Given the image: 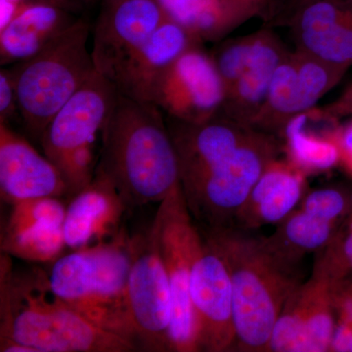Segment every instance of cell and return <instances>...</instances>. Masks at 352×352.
I'll return each instance as SVG.
<instances>
[{
    "instance_id": "6da1fadb",
    "label": "cell",
    "mask_w": 352,
    "mask_h": 352,
    "mask_svg": "<svg viewBox=\"0 0 352 352\" xmlns=\"http://www.w3.org/2000/svg\"><path fill=\"white\" fill-rule=\"evenodd\" d=\"M0 340L34 352H131V340L95 325L53 291L41 267L18 268L0 256Z\"/></svg>"
},
{
    "instance_id": "7a4b0ae2",
    "label": "cell",
    "mask_w": 352,
    "mask_h": 352,
    "mask_svg": "<svg viewBox=\"0 0 352 352\" xmlns=\"http://www.w3.org/2000/svg\"><path fill=\"white\" fill-rule=\"evenodd\" d=\"M95 173L127 208L162 203L180 185L179 166L163 112L152 103L118 95L102 138Z\"/></svg>"
},
{
    "instance_id": "3957f363",
    "label": "cell",
    "mask_w": 352,
    "mask_h": 352,
    "mask_svg": "<svg viewBox=\"0 0 352 352\" xmlns=\"http://www.w3.org/2000/svg\"><path fill=\"white\" fill-rule=\"evenodd\" d=\"M201 232L223 259L230 275L234 351L267 352L285 303L303 283L300 263L277 254L266 237L251 235L238 227Z\"/></svg>"
},
{
    "instance_id": "277c9868",
    "label": "cell",
    "mask_w": 352,
    "mask_h": 352,
    "mask_svg": "<svg viewBox=\"0 0 352 352\" xmlns=\"http://www.w3.org/2000/svg\"><path fill=\"white\" fill-rule=\"evenodd\" d=\"M131 261V237L122 230L110 240L62 254L46 272L62 300L138 346L127 300Z\"/></svg>"
},
{
    "instance_id": "5b68a950",
    "label": "cell",
    "mask_w": 352,
    "mask_h": 352,
    "mask_svg": "<svg viewBox=\"0 0 352 352\" xmlns=\"http://www.w3.org/2000/svg\"><path fill=\"white\" fill-rule=\"evenodd\" d=\"M90 30L87 20L78 18L38 54L10 67L21 119L38 141L53 117L96 72L87 47Z\"/></svg>"
},
{
    "instance_id": "8992f818",
    "label": "cell",
    "mask_w": 352,
    "mask_h": 352,
    "mask_svg": "<svg viewBox=\"0 0 352 352\" xmlns=\"http://www.w3.org/2000/svg\"><path fill=\"white\" fill-rule=\"evenodd\" d=\"M117 88L98 72L53 117L39 139L43 154L61 171L68 196L94 180L98 141L117 101Z\"/></svg>"
},
{
    "instance_id": "52a82bcc",
    "label": "cell",
    "mask_w": 352,
    "mask_h": 352,
    "mask_svg": "<svg viewBox=\"0 0 352 352\" xmlns=\"http://www.w3.org/2000/svg\"><path fill=\"white\" fill-rule=\"evenodd\" d=\"M282 151L283 144L276 135L254 129L228 159L182 188L192 219L203 227L201 230L234 226L252 187Z\"/></svg>"
},
{
    "instance_id": "ba28073f",
    "label": "cell",
    "mask_w": 352,
    "mask_h": 352,
    "mask_svg": "<svg viewBox=\"0 0 352 352\" xmlns=\"http://www.w3.org/2000/svg\"><path fill=\"white\" fill-rule=\"evenodd\" d=\"M195 223L179 186L160 203L151 226L170 281L173 300L170 351L198 352L195 314L190 293L192 264L201 239L200 228Z\"/></svg>"
},
{
    "instance_id": "9c48e42d",
    "label": "cell",
    "mask_w": 352,
    "mask_h": 352,
    "mask_svg": "<svg viewBox=\"0 0 352 352\" xmlns=\"http://www.w3.org/2000/svg\"><path fill=\"white\" fill-rule=\"evenodd\" d=\"M131 254L127 300L138 349L170 351V281L152 227L148 232L131 237Z\"/></svg>"
},
{
    "instance_id": "30bf717a",
    "label": "cell",
    "mask_w": 352,
    "mask_h": 352,
    "mask_svg": "<svg viewBox=\"0 0 352 352\" xmlns=\"http://www.w3.org/2000/svg\"><path fill=\"white\" fill-rule=\"evenodd\" d=\"M166 20L157 0L103 2L92 32L96 71L116 87L132 60Z\"/></svg>"
},
{
    "instance_id": "8fae6325",
    "label": "cell",
    "mask_w": 352,
    "mask_h": 352,
    "mask_svg": "<svg viewBox=\"0 0 352 352\" xmlns=\"http://www.w3.org/2000/svg\"><path fill=\"white\" fill-rule=\"evenodd\" d=\"M226 95L214 60L200 44L185 51L166 69L151 103L170 119L200 124L219 115Z\"/></svg>"
},
{
    "instance_id": "7c38bea8",
    "label": "cell",
    "mask_w": 352,
    "mask_h": 352,
    "mask_svg": "<svg viewBox=\"0 0 352 352\" xmlns=\"http://www.w3.org/2000/svg\"><path fill=\"white\" fill-rule=\"evenodd\" d=\"M190 293L198 352L234 351L236 333L230 275L223 259L203 233L192 264Z\"/></svg>"
},
{
    "instance_id": "4fadbf2b",
    "label": "cell",
    "mask_w": 352,
    "mask_h": 352,
    "mask_svg": "<svg viewBox=\"0 0 352 352\" xmlns=\"http://www.w3.org/2000/svg\"><path fill=\"white\" fill-rule=\"evenodd\" d=\"M0 194L9 205L41 197L68 196L59 168L4 122H0Z\"/></svg>"
},
{
    "instance_id": "5bb4252c",
    "label": "cell",
    "mask_w": 352,
    "mask_h": 352,
    "mask_svg": "<svg viewBox=\"0 0 352 352\" xmlns=\"http://www.w3.org/2000/svg\"><path fill=\"white\" fill-rule=\"evenodd\" d=\"M289 27L298 50L329 63L352 66V0H317Z\"/></svg>"
},
{
    "instance_id": "9a60e30c",
    "label": "cell",
    "mask_w": 352,
    "mask_h": 352,
    "mask_svg": "<svg viewBox=\"0 0 352 352\" xmlns=\"http://www.w3.org/2000/svg\"><path fill=\"white\" fill-rule=\"evenodd\" d=\"M72 198L63 224L69 249L74 251L98 244L122 231L120 221L129 208L103 175L95 173L94 180Z\"/></svg>"
},
{
    "instance_id": "2e32d148",
    "label": "cell",
    "mask_w": 352,
    "mask_h": 352,
    "mask_svg": "<svg viewBox=\"0 0 352 352\" xmlns=\"http://www.w3.org/2000/svg\"><path fill=\"white\" fill-rule=\"evenodd\" d=\"M307 177L286 157L273 160L252 187L234 226L251 231L283 221L307 193Z\"/></svg>"
},
{
    "instance_id": "e0dca14e",
    "label": "cell",
    "mask_w": 352,
    "mask_h": 352,
    "mask_svg": "<svg viewBox=\"0 0 352 352\" xmlns=\"http://www.w3.org/2000/svg\"><path fill=\"white\" fill-rule=\"evenodd\" d=\"M288 52L272 30H259L251 60L237 82L227 90L219 115L252 127L265 102L275 69Z\"/></svg>"
},
{
    "instance_id": "ac0fdd59",
    "label": "cell",
    "mask_w": 352,
    "mask_h": 352,
    "mask_svg": "<svg viewBox=\"0 0 352 352\" xmlns=\"http://www.w3.org/2000/svg\"><path fill=\"white\" fill-rule=\"evenodd\" d=\"M200 44L182 25L166 19L129 65L116 85L118 92L151 103L155 88L166 69L185 51Z\"/></svg>"
},
{
    "instance_id": "d6986e66",
    "label": "cell",
    "mask_w": 352,
    "mask_h": 352,
    "mask_svg": "<svg viewBox=\"0 0 352 352\" xmlns=\"http://www.w3.org/2000/svg\"><path fill=\"white\" fill-rule=\"evenodd\" d=\"M75 12L55 6L25 9L0 31L2 67L34 57L69 30L78 18Z\"/></svg>"
},
{
    "instance_id": "ffe728a7",
    "label": "cell",
    "mask_w": 352,
    "mask_h": 352,
    "mask_svg": "<svg viewBox=\"0 0 352 352\" xmlns=\"http://www.w3.org/2000/svg\"><path fill=\"white\" fill-rule=\"evenodd\" d=\"M166 19L199 43H219L254 15L229 0H157Z\"/></svg>"
},
{
    "instance_id": "44dd1931",
    "label": "cell",
    "mask_w": 352,
    "mask_h": 352,
    "mask_svg": "<svg viewBox=\"0 0 352 352\" xmlns=\"http://www.w3.org/2000/svg\"><path fill=\"white\" fill-rule=\"evenodd\" d=\"M336 129L308 131L307 113L294 118L285 127L283 150L286 159L305 175L325 173L340 166V150Z\"/></svg>"
},
{
    "instance_id": "7402d4cb",
    "label": "cell",
    "mask_w": 352,
    "mask_h": 352,
    "mask_svg": "<svg viewBox=\"0 0 352 352\" xmlns=\"http://www.w3.org/2000/svg\"><path fill=\"white\" fill-rule=\"evenodd\" d=\"M300 87L296 51H289L278 65L263 108L252 129L281 136L285 127L300 115Z\"/></svg>"
},
{
    "instance_id": "603a6c76",
    "label": "cell",
    "mask_w": 352,
    "mask_h": 352,
    "mask_svg": "<svg viewBox=\"0 0 352 352\" xmlns=\"http://www.w3.org/2000/svg\"><path fill=\"white\" fill-rule=\"evenodd\" d=\"M339 226L340 223L318 219L296 208L277 224L275 232L266 239L280 256L300 263L305 254L326 247Z\"/></svg>"
},
{
    "instance_id": "cb8c5ba5",
    "label": "cell",
    "mask_w": 352,
    "mask_h": 352,
    "mask_svg": "<svg viewBox=\"0 0 352 352\" xmlns=\"http://www.w3.org/2000/svg\"><path fill=\"white\" fill-rule=\"evenodd\" d=\"M315 287L316 281L311 276L289 296L273 328L267 352H303L305 324Z\"/></svg>"
},
{
    "instance_id": "d4e9b609",
    "label": "cell",
    "mask_w": 352,
    "mask_h": 352,
    "mask_svg": "<svg viewBox=\"0 0 352 352\" xmlns=\"http://www.w3.org/2000/svg\"><path fill=\"white\" fill-rule=\"evenodd\" d=\"M311 276L316 287L305 324L303 352L330 351L337 324L335 291L338 284Z\"/></svg>"
},
{
    "instance_id": "484cf974",
    "label": "cell",
    "mask_w": 352,
    "mask_h": 352,
    "mask_svg": "<svg viewBox=\"0 0 352 352\" xmlns=\"http://www.w3.org/2000/svg\"><path fill=\"white\" fill-rule=\"evenodd\" d=\"M1 252L36 263H52L63 254V227H43L23 232L1 235Z\"/></svg>"
},
{
    "instance_id": "4316f807",
    "label": "cell",
    "mask_w": 352,
    "mask_h": 352,
    "mask_svg": "<svg viewBox=\"0 0 352 352\" xmlns=\"http://www.w3.org/2000/svg\"><path fill=\"white\" fill-rule=\"evenodd\" d=\"M10 206V214L1 235L43 227H63L67 207L59 197L28 199Z\"/></svg>"
},
{
    "instance_id": "83f0119b",
    "label": "cell",
    "mask_w": 352,
    "mask_h": 352,
    "mask_svg": "<svg viewBox=\"0 0 352 352\" xmlns=\"http://www.w3.org/2000/svg\"><path fill=\"white\" fill-rule=\"evenodd\" d=\"M315 277L333 284L349 279L352 275V210L340 222L330 243L316 252Z\"/></svg>"
},
{
    "instance_id": "f1b7e54d",
    "label": "cell",
    "mask_w": 352,
    "mask_h": 352,
    "mask_svg": "<svg viewBox=\"0 0 352 352\" xmlns=\"http://www.w3.org/2000/svg\"><path fill=\"white\" fill-rule=\"evenodd\" d=\"M258 38V31L237 38L222 39L210 53L226 91L237 82L249 64Z\"/></svg>"
},
{
    "instance_id": "f546056e",
    "label": "cell",
    "mask_w": 352,
    "mask_h": 352,
    "mask_svg": "<svg viewBox=\"0 0 352 352\" xmlns=\"http://www.w3.org/2000/svg\"><path fill=\"white\" fill-rule=\"evenodd\" d=\"M298 208L326 221L340 223L352 210V189L324 187L307 192Z\"/></svg>"
},
{
    "instance_id": "4dcf8cb0",
    "label": "cell",
    "mask_w": 352,
    "mask_h": 352,
    "mask_svg": "<svg viewBox=\"0 0 352 352\" xmlns=\"http://www.w3.org/2000/svg\"><path fill=\"white\" fill-rule=\"evenodd\" d=\"M55 6L76 12L80 4L76 0H0V31L30 7Z\"/></svg>"
},
{
    "instance_id": "1f68e13d",
    "label": "cell",
    "mask_w": 352,
    "mask_h": 352,
    "mask_svg": "<svg viewBox=\"0 0 352 352\" xmlns=\"http://www.w3.org/2000/svg\"><path fill=\"white\" fill-rule=\"evenodd\" d=\"M20 116L17 88L10 68L0 69V122L8 124Z\"/></svg>"
},
{
    "instance_id": "d6a6232c",
    "label": "cell",
    "mask_w": 352,
    "mask_h": 352,
    "mask_svg": "<svg viewBox=\"0 0 352 352\" xmlns=\"http://www.w3.org/2000/svg\"><path fill=\"white\" fill-rule=\"evenodd\" d=\"M336 138L339 145L340 166L352 177V119L337 126Z\"/></svg>"
},
{
    "instance_id": "836d02e7",
    "label": "cell",
    "mask_w": 352,
    "mask_h": 352,
    "mask_svg": "<svg viewBox=\"0 0 352 352\" xmlns=\"http://www.w3.org/2000/svg\"><path fill=\"white\" fill-rule=\"evenodd\" d=\"M320 110L324 115L335 120L352 117V82L344 88L335 100L320 108Z\"/></svg>"
},
{
    "instance_id": "e575fe53",
    "label": "cell",
    "mask_w": 352,
    "mask_h": 352,
    "mask_svg": "<svg viewBox=\"0 0 352 352\" xmlns=\"http://www.w3.org/2000/svg\"><path fill=\"white\" fill-rule=\"evenodd\" d=\"M229 1L249 11L254 18H261L266 23H272L276 15L275 0H229Z\"/></svg>"
},
{
    "instance_id": "d590c367",
    "label": "cell",
    "mask_w": 352,
    "mask_h": 352,
    "mask_svg": "<svg viewBox=\"0 0 352 352\" xmlns=\"http://www.w3.org/2000/svg\"><path fill=\"white\" fill-rule=\"evenodd\" d=\"M317 0H279L277 6L276 16L272 24L289 25L292 20L302 9L310 6Z\"/></svg>"
},
{
    "instance_id": "8d00e7d4",
    "label": "cell",
    "mask_w": 352,
    "mask_h": 352,
    "mask_svg": "<svg viewBox=\"0 0 352 352\" xmlns=\"http://www.w3.org/2000/svg\"><path fill=\"white\" fill-rule=\"evenodd\" d=\"M76 1L78 2V3H92V2H96V1H102V2H107L111 1V0H76Z\"/></svg>"
},
{
    "instance_id": "74e56055",
    "label": "cell",
    "mask_w": 352,
    "mask_h": 352,
    "mask_svg": "<svg viewBox=\"0 0 352 352\" xmlns=\"http://www.w3.org/2000/svg\"><path fill=\"white\" fill-rule=\"evenodd\" d=\"M275 2H276V11H277V6H278V2H279V0H275ZM276 16V15H275Z\"/></svg>"
}]
</instances>
